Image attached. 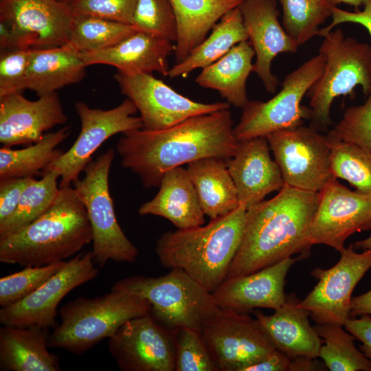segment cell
I'll list each match as a JSON object with an SVG mask.
<instances>
[{"instance_id": "1", "label": "cell", "mask_w": 371, "mask_h": 371, "mask_svg": "<svg viewBox=\"0 0 371 371\" xmlns=\"http://www.w3.org/2000/svg\"><path fill=\"white\" fill-rule=\"evenodd\" d=\"M229 109L189 117L159 131L134 129L122 134L115 150L121 165L146 188L159 187L164 174L207 157L228 159L237 149Z\"/></svg>"}, {"instance_id": "2", "label": "cell", "mask_w": 371, "mask_h": 371, "mask_svg": "<svg viewBox=\"0 0 371 371\" xmlns=\"http://www.w3.org/2000/svg\"><path fill=\"white\" fill-rule=\"evenodd\" d=\"M319 201V192L284 185L274 197L247 210L243 240L227 278L254 273L296 254L307 257Z\"/></svg>"}, {"instance_id": "3", "label": "cell", "mask_w": 371, "mask_h": 371, "mask_svg": "<svg viewBox=\"0 0 371 371\" xmlns=\"http://www.w3.org/2000/svg\"><path fill=\"white\" fill-rule=\"evenodd\" d=\"M92 241L83 203L73 187L63 188L43 215L0 236V262L24 267L48 265L76 256Z\"/></svg>"}, {"instance_id": "4", "label": "cell", "mask_w": 371, "mask_h": 371, "mask_svg": "<svg viewBox=\"0 0 371 371\" xmlns=\"http://www.w3.org/2000/svg\"><path fill=\"white\" fill-rule=\"evenodd\" d=\"M246 212L240 205L205 225L163 233L155 245L159 262L182 269L212 293L227 277L243 240Z\"/></svg>"}, {"instance_id": "5", "label": "cell", "mask_w": 371, "mask_h": 371, "mask_svg": "<svg viewBox=\"0 0 371 371\" xmlns=\"http://www.w3.org/2000/svg\"><path fill=\"white\" fill-rule=\"evenodd\" d=\"M150 311L145 299L119 290L94 298L78 297L60 308V323L49 335V347L83 354Z\"/></svg>"}, {"instance_id": "6", "label": "cell", "mask_w": 371, "mask_h": 371, "mask_svg": "<svg viewBox=\"0 0 371 371\" xmlns=\"http://www.w3.org/2000/svg\"><path fill=\"white\" fill-rule=\"evenodd\" d=\"M111 289L147 300L151 315L172 333L182 328L201 333L205 325L222 311L212 292L178 268L157 278L129 276L117 280Z\"/></svg>"}, {"instance_id": "7", "label": "cell", "mask_w": 371, "mask_h": 371, "mask_svg": "<svg viewBox=\"0 0 371 371\" xmlns=\"http://www.w3.org/2000/svg\"><path fill=\"white\" fill-rule=\"evenodd\" d=\"M323 37L319 52L325 57L324 71L306 93L310 126L318 131L331 125L330 107L336 98L352 94L357 86L366 95L371 89V45L345 37L341 29Z\"/></svg>"}, {"instance_id": "8", "label": "cell", "mask_w": 371, "mask_h": 371, "mask_svg": "<svg viewBox=\"0 0 371 371\" xmlns=\"http://www.w3.org/2000/svg\"><path fill=\"white\" fill-rule=\"evenodd\" d=\"M115 151L110 148L91 161L85 174L72 185L83 203L93 233L95 263L103 267L109 260L133 263L139 251L120 227L110 194L109 177Z\"/></svg>"}, {"instance_id": "9", "label": "cell", "mask_w": 371, "mask_h": 371, "mask_svg": "<svg viewBox=\"0 0 371 371\" xmlns=\"http://www.w3.org/2000/svg\"><path fill=\"white\" fill-rule=\"evenodd\" d=\"M325 66L321 53L311 57L289 73L281 90L267 101H249L243 108L234 134L239 142L292 128L311 119V109L301 104L303 97L319 78Z\"/></svg>"}, {"instance_id": "10", "label": "cell", "mask_w": 371, "mask_h": 371, "mask_svg": "<svg viewBox=\"0 0 371 371\" xmlns=\"http://www.w3.org/2000/svg\"><path fill=\"white\" fill-rule=\"evenodd\" d=\"M266 137L285 185L319 192L335 178L331 144L326 135L302 124L275 131Z\"/></svg>"}, {"instance_id": "11", "label": "cell", "mask_w": 371, "mask_h": 371, "mask_svg": "<svg viewBox=\"0 0 371 371\" xmlns=\"http://www.w3.org/2000/svg\"><path fill=\"white\" fill-rule=\"evenodd\" d=\"M80 122V133L70 148L42 174L57 171L60 188L69 187L79 179L85 166L92 161L95 151L111 137L126 131L143 128L142 119L134 102L126 98L111 109L91 108L82 101L74 105Z\"/></svg>"}, {"instance_id": "12", "label": "cell", "mask_w": 371, "mask_h": 371, "mask_svg": "<svg viewBox=\"0 0 371 371\" xmlns=\"http://www.w3.org/2000/svg\"><path fill=\"white\" fill-rule=\"evenodd\" d=\"M201 336L218 371H245L276 350L256 318L229 310L209 321Z\"/></svg>"}, {"instance_id": "13", "label": "cell", "mask_w": 371, "mask_h": 371, "mask_svg": "<svg viewBox=\"0 0 371 371\" xmlns=\"http://www.w3.org/2000/svg\"><path fill=\"white\" fill-rule=\"evenodd\" d=\"M121 92L131 100L147 131L163 130L201 114L229 109L227 102L203 103L192 100L172 89L152 74L113 75Z\"/></svg>"}, {"instance_id": "14", "label": "cell", "mask_w": 371, "mask_h": 371, "mask_svg": "<svg viewBox=\"0 0 371 371\" xmlns=\"http://www.w3.org/2000/svg\"><path fill=\"white\" fill-rule=\"evenodd\" d=\"M339 261L332 267L315 268L311 275L317 283L300 302L317 324L344 326L350 317L352 293L371 268V250L357 253L350 244L340 252Z\"/></svg>"}, {"instance_id": "15", "label": "cell", "mask_w": 371, "mask_h": 371, "mask_svg": "<svg viewBox=\"0 0 371 371\" xmlns=\"http://www.w3.org/2000/svg\"><path fill=\"white\" fill-rule=\"evenodd\" d=\"M98 273L92 251L76 254L28 296L1 307L0 323L17 327L54 326L60 301L73 289L92 280Z\"/></svg>"}, {"instance_id": "16", "label": "cell", "mask_w": 371, "mask_h": 371, "mask_svg": "<svg viewBox=\"0 0 371 371\" xmlns=\"http://www.w3.org/2000/svg\"><path fill=\"white\" fill-rule=\"evenodd\" d=\"M312 218L309 242L325 245L339 253L348 237L371 229V195L352 191L333 178L319 192Z\"/></svg>"}, {"instance_id": "17", "label": "cell", "mask_w": 371, "mask_h": 371, "mask_svg": "<svg viewBox=\"0 0 371 371\" xmlns=\"http://www.w3.org/2000/svg\"><path fill=\"white\" fill-rule=\"evenodd\" d=\"M108 350L123 371H175L174 335L150 313L124 324L108 339Z\"/></svg>"}, {"instance_id": "18", "label": "cell", "mask_w": 371, "mask_h": 371, "mask_svg": "<svg viewBox=\"0 0 371 371\" xmlns=\"http://www.w3.org/2000/svg\"><path fill=\"white\" fill-rule=\"evenodd\" d=\"M73 14L57 0H0V21L17 38L21 49L67 43Z\"/></svg>"}, {"instance_id": "19", "label": "cell", "mask_w": 371, "mask_h": 371, "mask_svg": "<svg viewBox=\"0 0 371 371\" xmlns=\"http://www.w3.org/2000/svg\"><path fill=\"white\" fill-rule=\"evenodd\" d=\"M238 8L248 41L255 52L253 71L266 91L273 93L279 80L271 72L273 60L281 53L297 52L299 46L279 22L277 0H243Z\"/></svg>"}, {"instance_id": "20", "label": "cell", "mask_w": 371, "mask_h": 371, "mask_svg": "<svg viewBox=\"0 0 371 371\" xmlns=\"http://www.w3.org/2000/svg\"><path fill=\"white\" fill-rule=\"evenodd\" d=\"M68 120L58 92L30 100L22 93L0 98V143L2 146L33 144L45 132Z\"/></svg>"}, {"instance_id": "21", "label": "cell", "mask_w": 371, "mask_h": 371, "mask_svg": "<svg viewBox=\"0 0 371 371\" xmlns=\"http://www.w3.org/2000/svg\"><path fill=\"white\" fill-rule=\"evenodd\" d=\"M292 257L254 273L227 278L213 292V297L224 310L247 313L254 308L276 310L286 300L285 279L297 261Z\"/></svg>"}, {"instance_id": "22", "label": "cell", "mask_w": 371, "mask_h": 371, "mask_svg": "<svg viewBox=\"0 0 371 371\" xmlns=\"http://www.w3.org/2000/svg\"><path fill=\"white\" fill-rule=\"evenodd\" d=\"M266 137L238 142L234 155L226 159L240 205L246 210L280 191L285 185L281 170L270 155Z\"/></svg>"}, {"instance_id": "23", "label": "cell", "mask_w": 371, "mask_h": 371, "mask_svg": "<svg viewBox=\"0 0 371 371\" xmlns=\"http://www.w3.org/2000/svg\"><path fill=\"white\" fill-rule=\"evenodd\" d=\"M175 45L168 40L136 32L119 43L99 51L82 53L87 67L107 65L126 74H152L168 76V56Z\"/></svg>"}, {"instance_id": "24", "label": "cell", "mask_w": 371, "mask_h": 371, "mask_svg": "<svg viewBox=\"0 0 371 371\" xmlns=\"http://www.w3.org/2000/svg\"><path fill=\"white\" fill-rule=\"evenodd\" d=\"M293 293L286 296L284 304L271 315L260 311L254 315L274 345L290 357H318L322 339L310 324L309 312Z\"/></svg>"}, {"instance_id": "25", "label": "cell", "mask_w": 371, "mask_h": 371, "mask_svg": "<svg viewBox=\"0 0 371 371\" xmlns=\"http://www.w3.org/2000/svg\"><path fill=\"white\" fill-rule=\"evenodd\" d=\"M157 194L138 209L142 215H154L168 220L177 229L205 223V214L186 168L168 170L161 179Z\"/></svg>"}, {"instance_id": "26", "label": "cell", "mask_w": 371, "mask_h": 371, "mask_svg": "<svg viewBox=\"0 0 371 371\" xmlns=\"http://www.w3.org/2000/svg\"><path fill=\"white\" fill-rule=\"evenodd\" d=\"M50 333L38 326L0 328V370L61 371L58 357L48 350Z\"/></svg>"}, {"instance_id": "27", "label": "cell", "mask_w": 371, "mask_h": 371, "mask_svg": "<svg viewBox=\"0 0 371 371\" xmlns=\"http://www.w3.org/2000/svg\"><path fill=\"white\" fill-rule=\"evenodd\" d=\"M87 67L82 53L69 43L32 48L26 88L38 97L54 93L80 82L86 75Z\"/></svg>"}, {"instance_id": "28", "label": "cell", "mask_w": 371, "mask_h": 371, "mask_svg": "<svg viewBox=\"0 0 371 371\" xmlns=\"http://www.w3.org/2000/svg\"><path fill=\"white\" fill-rule=\"evenodd\" d=\"M254 56L249 41H242L218 60L202 69L196 82L202 87L217 91L229 104L243 109L249 101L246 83L253 71Z\"/></svg>"}, {"instance_id": "29", "label": "cell", "mask_w": 371, "mask_h": 371, "mask_svg": "<svg viewBox=\"0 0 371 371\" xmlns=\"http://www.w3.org/2000/svg\"><path fill=\"white\" fill-rule=\"evenodd\" d=\"M243 0H170L177 23L175 63L183 60L214 26Z\"/></svg>"}, {"instance_id": "30", "label": "cell", "mask_w": 371, "mask_h": 371, "mask_svg": "<svg viewBox=\"0 0 371 371\" xmlns=\"http://www.w3.org/2000/svg\"><path fill=\"white\" fill-rule=\"evenodd\" d=\"M186 170L203 211L210 219L228 214L240 206L225 159H201L188 164Z\"/></svg>"}, {"instance_id": "31", "label": "cell", "mask_w": 371, "mask_h": 371, "mask_svg": "<svg viewBox=\"0 0 371 371\" xmlns=\"http://www.w3.org/2000/svg\"><path fill=\"white\" fill-rule=\"evenodd\" d=\"M248 40L238 6L225 14L212 29V33L181 62L170 68L171 78L186 76L218 60L234 46Z\"/></svg>"}, {"instance_id": "32", "label": "cell", "mask_w": 371, "mask_h": 371, "mask_svg": "<svg viewBox=\"0 0 371 371\" xmlns=\"http://www.w3.org/2000/svg\"><path fill=\"white\" fill-rule=\"evenodd\" d=\"M71 133V126L45 133L41 140L20 149L1 146L0 149V179L33 177L43 172L64 153L56 147Z\"/></svg>"}, {"instance_id": "33", "label": "cell", "mask_w": 371, "mask_h": 371, "mask_svg": "<svg viewBox=\"0 0 371 371\" xmlns=\"http://www.w3.org/2000/svg\"><path fill=\"white\" fill-rule=\"evenodd\" d=\"M137 32L129 24L89 14H73L67 43L81 53L111 47Z\"/></svg>"}, {"instance_id": "34", "label": "cell", "mask_w": 371, "mask_h": 371, "mask_svg": "<svg viewBox=\"0 0 371 371\" xmlns=\"http://www.w3.org/2000/svg\"><path fill=\"white\" fill-rule=\"evenodd\" d=\"M60 177L57 171L52 170L44 173L39 180L32 177L14 214L0 224V236L21 229L43 215L58 195Z\"/></svg>"}, {"instance_id": "35", "label": "cell", "mask_w": 371, "mask_h": 371, "mask_svg": "<svg viewBox=\"0 0 371 371\" xmlns=\"http://www.w3.org/2000/svg\"><path fill=\"white\" fill-rule=\"evenodd\" d=\"M342 327L333 324L314 326L324 342L318 357L330 371H371V361L355 347V337Z\"/></svg>"}, {"instance_id": "36", "label": "cell", "mask_w": 371, "mask_h": 371, "mask_svg": "<svg viewBox=\"0 0 371 371\" xmlns=\"http://www.w3.org/2000/svg\"><path fill=\"white\" fill-rule=\"evenodd\" d=\"M283 12L282 26L298 45L318 35L319 26L331 16V7L316 0H277Z\"/></svg>"}, {"instance_id": "37", "label": "cell", "mask_w": 371, "mask_h": 371, "mask_svg": "<svg viewBox=\"0 0 371 371\" xmlns=\"http://www.w3.org/2000/svg\"><path fill=\"white\" fill-rule=\"evenodd\" d=\"M330 144L333 177L343 179L357 190L371 195V152L345 142Z\"/></svg>"}, {"instance_id": "38", "label": "cell", "mask_w": 371, "mask_h": 371, "mask_svg": "<svg viewBox=\"0 0 371 371\" xmlns=\"http://www.w3.org/2000/svg\"><path fill=\"white\" fill-rule=\"evenodd\" d=\"M132 25L137 32L176 43L177 23L170 0H137Z\"/></svg>"}, {"instance_id": "39", "label": "cell", "mask_w": 371, "mask_h": 371, "mask_svg": "<svg viewBox=\"0 0 371 371\" xmlns=\"http://www.w3.org/2000/svg\"><path fill=\"white\" fill-rule=\"evenodd\" d=\"M63 260L44 266H30L0 279V305L1 307L15 304L36 291L61 269Z\"/></svg>"}, {"instance_id": "40", "label": "cell", "mask_w": 371, "mask_h": 371, "mask_svg": "<svg viewBox=\"0 0 371 371\" xmlns=\"http://www.w3.org/2000/svg\"><path fill=\"white\" fill-rule=\"evenodd\" d=\"M326 135L330 142L351 143L371 152V89L365 103L348 107Z\"/></svg>"}, {"instance_id": "41", "label": "cell", "mask_w": 371, "mask_h": 371, "mask_svg": "<svg viewBox=\"0 0 371 371\" xmlns=\"http://www.w3.org/2000/svg\"><path fill=\"white\" fill-rule=\"evenodd\" d=\"M175 371H218L203 340L201 333L182 328L174 333Z\"/></svg>"}, {"instance_id": "42", "label": "cell", "mask_w": 371, "mask_h": 371, "mask_svg": "<svg viewBox=\"0 0 371 371\" xmlns=\"http://www.w3.org/2000/svg\"><path fill=\"white\" fill-rule=\"evenodd\" d=\"M32 52V48L0 52V98L27 89Z\"/></svg>"}, {"instance_id": "43", "label": "cell", "mask_w": 371, "mask_h": 371, "mask_svg": "<svg viewBox=\"0 0 371 371\" xmlns=\"http://www.w3.org/2000/svg\"><path fill=\"white\" fill-rule=\"evenodd\" d=\"M137 0H76L68 6L73 14H89L132 25Z\"/></svg>"}, {"instance_id": "44", "label": "cell", "mask_w": 371, "mask_h": 371, "mask_svg": "<svg viewBox=\"0 0 371 371\" xmlns=\"http://www.w3.org/2000/svg\"><path fill=\"white\" fill-rule=\"evenodd\" d=\"M32 177L0 179V224L15 212L22 194Z\"/></svg>"}, {"instance_id": "45", "label": "cell", "mask_w": 371, "mask_h": 371, "mask_svg": "<svg viewBox=\"0 0 371 371\" xmlns=\"http://www.w3.org/2000/svg\"><path fill=\"white\" fill-rule=\"evenodd\" d=\"M363 10L349 12L337 7L332 9V21L324 28L319 30L318 35L325 36L336 27L344 23H353L363 26L371 36V0H365Z\"/></svg>"}, {"instance_id": "46", "label": "cell", "mask_w": 371, "mask_h": 371, "mask_svg": "<svg viewBox=\"0 0 371 371\" xmlns=\"http://www.w3.org/2000/svg\"><path fill=\"white\" fill-rule=\"evenodd\" d=\"M344 328L359 340L361 351L371 361V316L362 315L360 318H349Z\"/></svg>"}, {"instance_id": "47", "label": "cell", "mask_w": 371, "mask_h": 371, "mask_svg": "<svg viewBox=\"0 0 371 371\" xmlns=\"http://www.w3.org/2000/svg\"><path fill=\"white\" fill-rule=\"evenodd\" d=\"M291 359L276 349L261 361L247 368L245 371H289Z\"/></svg>"}, {"instance_id": "48", "label": "cell", "mask_w": 371, "mask_h": 371, "mask_svg": "<svg viewBox=\"0 0 371 371\" xmlns=\"http://www.w3.org/2000/svg\"><path fill=\"white\" fill-rule=\"evenodd\" d=\"M362 315H371V289L352 298L350 316Z\"/></svg>"}, {"instance_id": "49", "label": "cell", "mask_w": 371, "mask_h": 371, "mask_svg": "<svg viewBox=\"0 0 371 371\" xmlns=\"http://www.w3.org/2000/svg\"><path fill=\"white\" fill-rule=\"evenodd\" d=\"M326 366L319 363L315 359L307 357H291L289 371L325 370Z\"/></svg>"}, {"instance_id": "50", "label": "cell", "mask_w": 371, "mask_h": 371, "mask_svg": "<svg viewBox=\"0 0 371 371\" xmlns=\"http://www.w3.org/2000/svg\"><path fill=\"white\" fill-rule=\"evenodd\" d=\"M322 1L331 7H337L338 4L346 3L358 8L361 5H363L365 0H322Z\"/></svg>"}, {"instance_id": "51", "label": "cell", "mask_w": 371, "mask_h": 371, "mask_svg": "<svg viewBox=\"0 0 371 371\" xmlns=\"http://www.w3.org/2000/svg\"><path fill=\"white\" fill-rule=\"evenodd\" d=\"M352 245L355 250H371V235L366 239L355 242Z\"/></svg>"}, {"instance_id": "52", "label": "cell", "mask_w": 371, "mask_h": 371, "mask_svg": "<svg viewBox=\"0 0 371 371\" xmlns=\"http://www.w3.org/2000/svg\"><path fill=\"white\" fill-rule=\"evenodd\" d=\"M58 1L66 4L69 5V4L72 3L73 2L76 1V0H57Z\"/></svg>"}, {"instance_id": "53", "label": "cell", "mask_w": 371, "mask_h": 371, "mask_svg": "<svg viewBox=\"0 0 371 371\" xmlns=\"http://www.w3.org/2000/svg\"><path fill=\"white\" fill-rule=\"evenodd\" d=\"M316 1H322V0H316Z\"/></svg>"}]
</instances>
